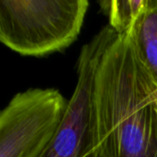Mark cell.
Returning <instances> with one entry per match:
<instances>
[{
  "label": "cell",
  "mask_w": 157,
  "mask_h": 157,
  "mask_svg": "<svg viewBox=\"0 0 157 157\" xmlns=\"http://www.w3.org/2000/svg\"><path fill=\"white\" fill-rule=\"evenodd\" d=\"M91 130L98 157H157V84L133 29L117 34L98 64Z\"/></svg>",
  "instance_id": "obj_1"
},
{
  "label": "cell",
  "mask_w": 157,
  "mask_h": 157,
  "mask_svg": "<svg viewBox=\"0 0 157 157\" xmlns=\"http://www.w3.org/2000/svg\"><path fill=\"white\" fill-rule=\"evenodd\" d=\"M88 6L87 0H1L0 40L23 56L61 52L77 39Z\"/></svg>",
  "instance_id": "obj_2"
},
{
  "label": "cell",
  "mask_w": 157,
  "mask_h": 157,
  "mask_svg": "<svg viewBox=\"0 0 157 157\" xmlns=\"http://www.w3.org/2000/svg\"><path fill=\"white\" fill-rule=\"evenodd\" d=\"M68 99L55 88L17 93L0 113V157H40L57 134Z\"/></svg>",
  "instance_id": "obj_3"
},
{
  "label": "cell",
  "mask_w": 157,
  "mask_h": 157,
  "mask_svg": "<svg viewBox=\"0 0 157 157\" xmlns=\"http://www.w3.org/2000/svg\"><path fill=\"white\" fill-rule=\"evenodd\" d=\"M116 31L107 25L81 51L77 60V82L68 99L63 121L40 157H98L91 130V101L96 69Z\"/></svg>",
  "instance_id": "obj_4"
},
{
  "label": "cell",
  "mask_w": 157,
  "mask_h": 157,
  "mask_svg": "<svg viewBox=\"0 0 157 157\" xmlns=\"http://www.w3.org/2000/svg\"><path fill=\"white\" fill-rule=\"evenodd\" d=\"M133 32L139 54L157 84V0H148Z\"/></svg>",
  "instance_id": "obj_5"
},
{
  "label": "cell",
  "mask_w": 157,
  "mask_h": 157,
  "mask_svg": "<svg viewBox=\"0 0 157 157\" xmlns=\"http://www.w3.org/2000/svg\"><path fill=\"white\" fill-rule=\"evenodd\" d=\"M147 2L148 0H111L101 1L99 5L109 17V25L117 34L122 35L133 29Z\"/></svg>",
  "instance_id": "obj_6"
}]
</instances>
